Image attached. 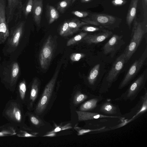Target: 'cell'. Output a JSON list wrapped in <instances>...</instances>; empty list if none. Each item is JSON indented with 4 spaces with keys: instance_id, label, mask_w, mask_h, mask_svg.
<instances>
[{
    "instance_id": "obj_15",
    "label": "cell",
    "mask_w": 147,
    "mask_h": 147,
    "mask_svg": "<svg viewBox=\"0 0 147 147\" xmlns=\"http://www.w3.org/2000/svg\"><path fill=\"white\" fill-rule=\"evenodd\" d=\"M76 112L78 115V120L80 121L92 120L103 118H112L118 119L121 122L123 119V118L107 116L94 112L82 111H76Z\"/></svg>"
},
{
    "instance_id": "obj_34",
    "label": "cell",
    "mask_w": 147,
    "mask_h": 147,
    "mask_svg": "<svg viewBox=\"0 0 147 147\" xmlns=\"http://www.w3.org/2000/svg\"><path fill=\"white\" fill-rule=\"evenodd\" d=\"M26 115L28 116L30 121L32 124L36 125L39 124V120L32 114L28 112L26 113Z\"/></svg>"
},
{
    "instance_id": "obj_7",
    "label": "cell",
    "mask_w": 147,
    "mask_h": 147,
    "mask_svg": "<svg viewBox=\"0 0 147 147\" xmlns=\"http://www.w3.org/2000/svg\"><path fill=\"white\" fill-rule=\"evenodd\" d=\"M58 65L52 78L46 86L35 110L36 113L40 114L45 109L51 96L61 67Z\"/></svg>"
},
{
    "instance_id": "obj_20",
    "label": "cell",
    "mask_w": 147,
    "mask_h": 147,
    "mask_svg": "<svg viewBox=\"0 0 147 147\" xmlns=\"http://www.w3.org/2000/svg\"><path fill=\"white\" fill-rule=\"evenodd\" d=\"M100 65L98 64L90 70L87 78L88 82L90 87L95 90L97 87V80L100 71Z\"/></svg>"
},
{
    "instance_id": "obj_36",
    "label": "cell",
    "mask_w": 147,
    "mask_h": 147,
    "mask_svg": "<svg viewBox=\"0 0 147 147\" xmlns=\"http://www.w3.org/2000/svg\"><path fill=\"white\" fill-rule=\"evenodd\" d=\"M125 0H113L112 1V3L114 5L119 6L124 5L126 3Z\"/></svg>"
},
{
    "instance_id": "obj_25",
    "label": "cell",
    "mask_w": 147,
    "mask_h": 147,
    "mask_svg": "<svg viewBox=\"0 0 147 147\" xmlns=\"http://www.w3.org/2000/svg\"><path fill=\"white\" fill-rule=\"evenodd\" d=\"M27 86L25 81L23 80L19 84L16 92L17 98L23 104L26 101Z\"/></svg>"
},
{
    "instance_id": "obj_3",
    "label": "cell",
    "mask_w": 147,
    "mask_h": 147,
    "mask_svg": "<svg viewBox=\"0 0 147 147\" xmlns=\"http://www.w3.org/2000/svg\"><path fill=\"white\" fill-rule=\"evenodd\" d=\"M143 95L141 96L136 105L128 113L123 115V120L115 126V129L123 127L134 121L145 113L147 110V90L144 88Z\"/></svg>"
},
{
    "instance_id": "obj_23",
    "label": "cell",
    "mask_w": 147,
    "mask_h": 147,
    "mask_svg": "<svg viewBox=\"0 0 147 147\" xmlns=\"http://www.w3.org/2000/svg\"><path fill=\"white\" fill-rule=\"evenodd\" d=\"M138 0H131L126 17V21L130 28L136 14Z\"/></svg>"
},
{
    "instance_id": "obj_2",
    "label": "cell",
    "mask_w": 147,
    "mask_h": 147,
    "mask_svg": "<svg viewBox=\"0 0 147 147\" xmlns=\"http://www.w3.org/2000/svg\"><path fill=\"white\" fill-rule=\"evenodd\" d=\"M146 23L139 22L135 20L130 42L124 53L125 63L130 59L135 53L147 33Z\"/></svg>"
},
{
    "instance_id": "obj_38",
    "label": "cell",
    "mask_w": 147,
    "mask_h": 147,
    "mask_svg": "<svg viewBox=\"0 0 147 147\" xmlns=\"http://www.w3.org/2000/svg\"><path fill=\"white\" fill-rule=\"evenodd\" d=\"M68 127H67V126H64L62 128H60L59 127H57L56 128H55V129L53 131H51V132H57L58 131H59L61 130H62L61 129H62V130L64 129H66L68 128Z\"/></svg>"
},
{
    "instance_id": "obj_21",
    "label": "cell",
    "mask_w": 147,
    "mask_h": 147,
    "mask_svg": "<svg viewBox=\"0 0 147 147\" xmlns=\"http://www.w3.org/2000/svg\"><path fill=\"white\" fill-rule=\"evenodd\" d=\"M18 127L9 123L0 126V137L16 136Z\"/></svg>"
},
{
    "instance_id": "obj_27",
    "label": "cell",
    "mask_w": 147,
    "mask_h": 147,
    "mask_svg": "<svg viewBox=\"0 0 147 147\" xmlns=\"http://www.w3.org/2000/svg\"><path fill=\"white\" fill-rule=\"evenodd\" d=\"M59 34L60 36H67L73 34L69 26L68 21H65L60 26Z\"/></svg>"
},
{
    "instance_id": "obj_18",
    "label": "cell",
    "mask_w": 147,
    "mask_h": 147,
    "mask_svg": "<svg viewBox=\"0 0 147 147\" xmlns=\"http://www.w3.org/2000/svg\"><path fill=\"white\" fill-rule=\"evenodd\" d=\"M43 8V0H33L32 12L34 20L38 27L40 25Z\"/></svg>"
},
{
    "instance_id": "obj_8",
    "label": "cell",
    "mask_w": 147,
    "mask_h": 147,
    "mask_svg": "<svg viewBox=\"0 0 147 147\" xmlns=\"http://www.w3.org/2000/svg\"><path fill=\"white\" fill-rule=\"evenodd\" d=\"M147 58V48L146 47L141 56L135 61L129 68L119 84V89H122L128 85L142 68Z\"/></svg>"
},
{
    "instance_id": "obj_29",
    "label": "cell",
    "mask_w": 147,
    "mask_h": 147,
    "mask_svg": "<svg viewBox=\"0 0 147 147\" xmlns=\"http://www.w3.org/2000/svg\"><path fill=\"white\" fill-rule=\"evenodd\" d=\"M72 0H62L57 5V9L60 12L64 13L69 6Z\"/></svg>"
},
{
    "instance_id": "obj_11",
    "label": "cell",
    "mask_w": 147,
    "mask_h": 147,
    "mask_svg": "<svg viewBox=\"0 0 147 147\" xmlns=\"http://www.w3.org/2000/svg\"><path fill=\"white\" fill-rule=\"evenodd\" d=\"M93 111V112L105 115L123 118L119 105L112 103L109 100L98 104Z\"/></svg>"
},
{
    "instance_id": "obj_1",
    "label": "cell",
    "mask_w": 147,
    "mask_h": 147,
    "mask_svg": "<svg viewBox=\"0 0 147 147\" xmlns=\"http://www.w3.org/2000/svg\"><path fill=\"white\" fill-rule=\"evenodd\" d=\"M2 115L9 123L19 128L25 125L23 104L17 98L10 99L7 101Z\"/></svg>"
},
{
    "instance_id": "obj_30",
    "label": "cell",
    "mask_w": 147,
    "mask_h": 147,
    "mask_svg": "<svg viewBox=\"0 0 147 147\" xmlns=\"http://www.w3.org/2000/svg\"><path fill=\"white\" fill-rule=\"evenodd\" d=\"M33 0H26L23 5L22 11L25 18L26 19L30 13L32 12Z\"/></svg>"
},
{
    "instance_id": "obj_12",
    "label": "cell",
    "mask_w": 147,
    "mask_h": 147,
    "mask_svg": "<svg viewBox=\"0 0 147 147\" xmlns=\"http://www.w3.org/2000/svg\"><path fill=\"white\" fill-rule=\"evenodd\" d=\"M125 43L122 35L114 34L104 45V53L105 55L110 54L111 57H113Z\"/></svg>"
},
{
    "instance_id": "obj_39",
    "label": "cell",
    "mask_w": 147,
    "mask_h": 147,
    "mask_svg": "<svg viewBox=\"0 0 147 147\" xmlns=\"http://www.w3.org/2000/svg\"><path fill=\"white\" fill-rule=\"evenodd\" d=\"M91 0H81V1L82 3H87L88 2Z\"/></svg>"
},
{
    "instance_id": "obj_37",
    "label": "cell",
    "mask_w": 147,
    "mask_h": 147,
    "mask_svg": "<svg viewBox=\"0 0 147 147\" xmlns=\"http://www.w3.org/2000/svg\"><path fill=\"white\" fill-rule=\"evenodd\" d=\"M142 7L144 10V16L145 19L146 18L147 0H142Z\"/></svg>"
},
{
    "instance_id": "obj_33",
    "label": "cell",
    "mask_w": 147,
    "mask_h": 147,
    "mask_svg": "<svg viewBox=\"0 0 147 147\" xmlns=\"http://www.w3.org/2000/svg\"><path fill=\"white\" fill-rule=\"evenodd\" d=\"M86 25L82 27V30L87 32H94L102 30V29L99 27Z\"/></svg>"
},
{
    "instance_id": "obj_32",
    "label": "cell",
    "mask_w": 147,
    "mask_h": 147,
    "mask_svg": "<svg viewBox=\"0 0 147 147\" xmlns=\"http://www.w3.org/2000/svg\"><path fill=\"white\" fill-rule=\"evenodd\" d=\"M85 54L81 53H74L71 54L70 56V60L72 62L78 61L85 57Z\"/></svg>"
},
{
    "instance_id": "obj_28",
    "label": "cell",
    "mask_w": 147,
    "mask_h": 147,
    "mask_svg": "<svg viewBox=\"0 0 147 147\" xmlns=\"http://www.w3.org/2000/svg\"><path fill=\"white\" fill-rule=\"evenodd\" d=\"M87 34L88 33L86 32H82L80 33L67 41L66 44L67 46H69L73 45L83 40Z\"/></svg>"
},
{
    "instance_id": "obj_14",
    "label": "cell",
    "mask_w": 147,
    "mask_h": 147,
    "mask_svg": "<svg viewBox=\"0 0 147 147\" xmlns=\"http://www.w3.org/2000/svg\"><path fill=\"white\" fill-rule=\"evenodd\" d=\"M25 22L20 21L13 29L9 38L8 40L9 44L12 47H17L23 33Z\"/></svg>"
},
{
    "instance_id": "obj_17",
    "label": "cell",
    "mask_w": 147,
    "mask_h": 147,
    "mask_svg": "<svg viewBox=\"0 0 147 147\" xmlns=\"http://www.w3.org/2000/svg\"><path fill=\"white\" fill-rule=\"evenodd\" d=\"M103 98V97L100 94L98 95L92 94L88 100L80 106L79 111L87 112L93 111L96 107L98 103Z\"/></svg>"
},
{
    "instance_id": "obj_10",
    "label": "cell",
    "mask_w": 147,
    "mask_h": 147,
    "mask_svg": "<svg viewBox=\"0 0 147 147\" xmlns=\"http://www.w3.org/2000/svg\"><path fill=\"white\" fill-rule=\"evenodd\" d=\"M6 16L7 23L14 18L17 21L21 18L23 5L22 0H7Z\"/></svg>"
},
{
    "instance_id": "obj_19",
    "label": "cell",
    "mask_w": 147,
    "mask_h": 147,
    "mask_svg": "<svg viewBox=\"0 0 147 147\" xmlns=\"http://www.w3.org/2000/svg\"><path fill=\"white\" fill-rule=\"evenodd\" d=\"M19 71L20 68L18 64L16 62L14 63L12 65L10 78L7 87L8 89L12 92H13L15 90Z\"/></svg>"
},
{
    "instance_id": "obj_6",
    "label": "cell",
    "mask_w": 147,
    "mask_h": 147,
    "mask_svg": "<svg viewBox=\"0 0 147 147\" xmlns=\"http://www.w3.org/2000/svg\"><path fill=\"white\" fill-rule=\"evenodd\" d=\"M56 47V42L51 35L45 41L40 53L39 61L41 68L46 69L49 66Z\"/></svg>"
},
{
    "instance_id": "obj_16",
    "label": "cell",
    "mask_w": 147,
    "mask_h": 147,
    "mask_svg": "<svg viewBox=\"0 0 147 147\" xmlns=\"http://www.w3.org/2000/svg\"><path fill=\"white\" fill-rule=\"evenodd\" d=\"M112 34L111 31L104 30L97 34L87 35L83 40L85 42L89 44H97L104 41L111 36Z\"/></svg>"
},
{
    "instance_id": "obj_35",
    "label": "cell",
    "mask_w": 147,
    "mask_h": 147,
    "mask_svg": "<svg viewBox=\"0 0 147 147\" xmlns=\"http://www.w3.org/2000/svg\"><path fill=\"white\" fill-rule=\"evenodd\" d=\"M72 14L80 18H85L87 16L89 13L86 11H73L71 12Z\"/></svg>"
},
{
    "instance_id": "obj_13",
    "label": "cell",
    "mask_w": 147,
    "mask_h": 147,
    "mask_svg": "<svg viewBox=\"0 0 147 147\" xmlns=\"http://www.w3.org/2000/svg\"><path fill=\"white\" fill-rule=\"evenodd\" d=\"M6 0H0V44L4 42L9 35L6 16Z\"/></svg>"
},
{
    "instance_id": "obj_31",
    "label": "cell",
    "mask_w": 147,
    "mask_h": 147,
    "mask_svg": "<svg viewBox=\"0 0 147 147\" xmlns=\"http://www.w3.org/2000/svg\"><path fill=\"white\" fill-rule=\"evenodd\" d=\"M92 94H90L88 96L87 94L82 93L80 91L74 97V103L75 104L78 105L90 97Z\"/></svg>"
},
{
    "instance_id": "obj_4",
    "label": "cell",
    "mask_w": 147,
    "mask_h": 147,
    "mask_svg": "<svg viewBox=\"0 0 147 147\" xmlns=\"http://www.w3.org/2000/svg\"><path fill=\"white\" fill-rule=\"evenodd\" d=\"M147 80V69L146 68L126 90L114 100L117 101L129 100L132 101L134 100L144 88Z\"/></svg>"
},
{
    "instance_id": "obj_40",
    "label": "cell",
    "mask_w": 147,
    "mask_h": 147,
    "mask_svg": "<svg viewBox=\"0 0 147 147\" xmlns=\"http://www.w3.org/2000/svg\"><path fill=\"white\" fill-rule=\"evenodd\" d=\"M76 0H72L71 3H73Z\"/></svg>"
},
{
    "instance_id": "obj_26",
    "label": "cell",
    "mask_w": 147,
    "mask_h": 147,
    "mask_svg": "<svg viewBox=\"0 0 147 147\" xmlns=\"http://www.w3.org/2000/svg\"><path fill=\"white\" fill-rule=\"evenodd\" d=\"M69 26L73 34L80 30L81 27L89 24L87 23L81 21L78 19H73L68 21Z\"/></svg>"
},
{
    "instance_id": "obj_22",
    "label": "cell",
    "mask_w": 147,
    "mask_h": 147,
    "mask_svg": "<svg viewBox=\"0 0 147 147\" xmlns=\"http://www.w3.org/2000/svg\"><path fill=\"white\" fill-rule=\"evenodd\" d=\"M39 82L38 80L35 78L32 84L29 98L27 99V107L28 109H31L33 103L36 99L38 93Z\"/></svg>"
},
{
    "instance_id": "obj_9",
    "label": "cell",
    "mask_w": 147,
    "mask_h": 147,
    "mask_svg": "<svg viewBox=\"0 0 147 147\" xmlns=\"http://www.w3.org/2000/svg\"><path fill=\"white\" fill-rule=\"evenodd\" d=\"M82 21L88 24L95 26H101L106 28L112 27L115 23L116 18L113 16L99 13L91 14L89 18L82 19Z\"/></svg>"
},
{
    "instance_id": "obj_24",
    "label": "cell",
    "mask_w": 147,
    "mask_h": 147,
    "mask_svg": "<svg viewBox=\"0 0 147 147\" xmlns=\"http://www.w3.org/2000/svg\"><path fill=\"white\" fill-rule=\"evenodd\" d=\"M46 17L49 24L52 23L59 17L58 11L53 6L47 5L46 8Z\"/></svg>"
},
{
    "instance_id": "obj_5",
    "label": "cell",
    "mask_w": 147,
    "mask_h": 147,
    "mask_svg": "<svg viewBox=\"0 0 147 147\" xmlns=\"http://www.w3.org/2000/svg\"><path fill=\"white\" fill-rule=\"evenodd\" d=\"M125 63V55L123 52L117 58L107 76L102 82L99 91V94L109 91L112 84L116 80Z\"/></svg>"
}]
</instances>
